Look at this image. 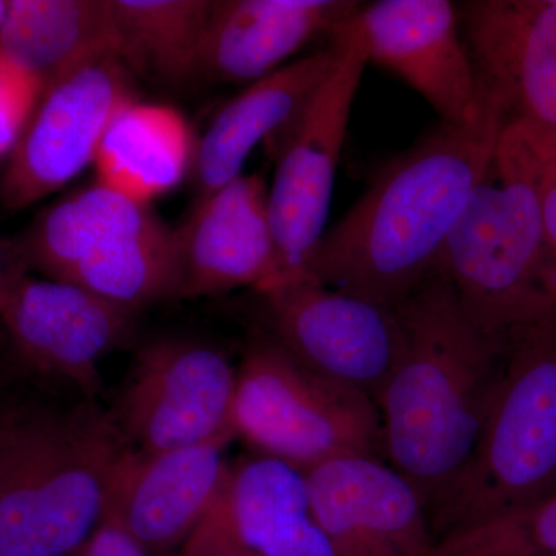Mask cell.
Instances as JSON below:
<instances>
[{"label":"cell","mask_w":556,"mask_h":556,"mask_svg":"<svg viewBox=\"0 0 556 556\" xmlns=\"http://www.w3.org/2000/svg\"><path fill=\"white\" fill-rule=\"evenodd\" d=\"M489 93V91H486ZM507 121L489 93L475 123H441L388 161L367 192L325 230L302 268L324 287L396 308L431 274Z\"/></svg>","instance_id":"cell-1"},{"label":"cell","mask_w":556,"mask_h":556,"mask_svg":"<svg viewBox=\"0 0 556 556\" xmlns=\"http://www.w3.org/2000/svg\"><path fill=\"white\" fill-rule=\"evenodd\" d=\"M396 309L404 346L379 402L383 453L415 486L430 521L477 445L503 367L504 340L470 324L439 270Z\"/></svg>","instance_id":"cell-2"},{"label":"cell","mask_w":556,"mask_h":556,"mask_svg":"<svg viewBox=\"0 0 556 556\" xmlns=\"http://www.w3.org/2000/svg\"><path fill=\"white\" fill-rule=\"evenodd\" d=\"M543 146L506 126L439 258L470 324L504 340L556 309V255L540 201Z\"/></svg>","instance_id":"cell-3"},{"label":"cell","mask_w":556,"mask_h":556,"mask_svg":"<svg viewBox=\"0 0 556 556\" xmlns=\"http://www.w3.org/2000/svg\"><path fill=\"white\" fill-rule=\"evenodd\" d=\"M124 447L93 401L0 408V556H78L104 519Z\"/></svg>","instance_id":"cell-4"},{"label":"cell","mask_w":556,"mask_h":556,"mask_svg":"<svg viewBox=\"0 0 556 556\" xmlns=\"http://www.w3.org/2000/svg\"><path fill=\"white\" fill-rule=\"evenodd\" d=\"M556 492V309L504 339L466 470L430 519L434 541Z\"/></svg>","instance_id":"cell-5"},{"label":"cell","mask_w":556,"mask_h":556,"mask_svg":"<svg viewBox=\"0 0 556 556\" xmlns=\"http://www.w3.org/2000/svg\"><path fill=\"white\" fill-rule=\"evenodd\" d=\"M233 431L260 455L300 471L383 452L379 407L353 388L300 365L273 338H258L237 369Z\"/></svg>","instance_id":"cell-6"},{"label":"cell","mask_w":556,"mask_h":556,"mask_svg":"<svg viewBox=\"0 0 556 556\" xmlns=\"http://www.w3.org/2000/svg\"><path fill=\"white\" fill-rule=\"evenodd\" d=\"M367 64V40L357 13L348 24L338 65L298 118L278 135L277 170L269 189L270 226L280 263L277 281L302 276L306 258L327 230L336 170Z\"/></svg>","instance_id":"cell-7"},{"label":"cell","mask_w":556,"mask_h":556,"mask_svg":"<svg viewBox=\"0 0 556 556\" xmlns=\"http://www.w3.org/2000/svg\"><path fill=\"white\" fill-rule=\"evenodd\" d=\"M273 339L320 378L353 388L379 407L402 346L396 308L324 287L306 276L260 291Z\"/></svg>","instance_id":"cell-8"},{"label":"cell","mask_w":556,"mask_h":556,"mask_svg":"<svg viewBox=\"0 0 556 556\" xmlns=\"http://www.w3.org/2000/svg\"><path fill=\"white\" fill-rule=\"evenodd\" d=\"M237 369L211 345L160 340L139 351L112 416L124 444L144 453L230 442Z\"/></svg>","instance_id":"cell-9"},{"label":"cell","mask_w":556,"mask_h":556,"mask_svg":"<svg viewBox=\"0 0 556 556\" xmlns=\"http://www.w3.org/2000/svg\"><path fill=\"white\" fill-rule=\"evenodd\" d=\"M135 101L131 72L118 54L84 65L54 84L7 159L0 203L22 211L94 163L110 123Z\"/></svg>","instance_id":"cell-10"},{"label":"cell","mask_w":556,"mask_h":556,"mask_svg":"<svg viewBox=\"0 0 556 556\" xmlns=\"http://www.w3.org/2000/svg\"><path fill=\"white\" fill-rule=\"evenodd\" d=\"M457 13L479 84L507 126L556 148V0H470Z\"/></svg>","instance_id":"cell-11"},{"label":"cell","mask_w":556,"mask_h":556,"mask_svg":"<svg viewBox=\"0 0 556 556\" xmlns=\"http://www.w3.org/2000/svg\"><path fill=\"white\" fill-rule=\"evenodd\" d=\"M368 62L417 91L441 123L466 126L484 112L489 93L471 64L459 13L448 0H379L358 11Z\"/></svg>","instance_id":"cell-12"},{"label":"cell","mask_w":556,"mask_h":556,"mask_svg":"<svg viewBox=\"0 0 556 556\" xmlns=\"http://www.w3.org/2000/svg\"><path fill=\"white\" fill-rule=\"evenodd\" d=\"M229 442L144 453L124 447L110 475L104 517L149 556H172L203 525L228 485Z\"/></svg>","instance_id":"cell-13"},{"label":"cell","mask_w":556,"mask_h":556,"mask_svg":"<svg viewBox=\"0 0 556 556\" xmlns=\"http://www.w3.org/2000/svg\"><path fill=\"white\" fill-rule=\"evenodd\" d=\"M305 478L334 556L430 555L434 538L419 493L379 457H338Z\"/></svg>","instance_id":"cell-14"},{"label":"cell","mask_w":556,"mask_h":556,"mask_svg":"<svg viewBox=\"0 0 556 556\" xmlns=\"http://www.w3.org/2000/svg\"><path fill=\"white\" fill-rule=\"evenodd\" d=\"M131 314L78 285L27 274L0 320L25 364L75 383L93 401L101 393V358L123 338Z\"/></svg>","instance_id":"cell-15"},{"label":"cell","mask_w":556,"mask_h":556,"mask_svg":"<svg viewBox=\"0 0 556 556\" xmlns=\"http://www.w3.org/2000/svg\"><path fill=\"white\" fill-rule=\"evenodd\" d=\"M177 236L182 268L179 298H207L243 287L260 292L280 278L269 190L262 175H240L197 201Z\"/></svg>","instance_id":"cell-16"},{"label":"cell","mask_w":556,"mask_h":556,"mask_svg":"<svg viewBox=\"0 0 556 556\" xmlns=\"http://www.w3.org/2000/svg\"><path fill=\"white\" fill-rule=\"evenodd\" d=\"M362 7L354 0L212 2L203 75L219 83H257L309 40L331 38Z\"/></svg>","instance_id":"cell-17"},{"label":"cell","mask_w":556,"mask_h":556,"mask_svg":"<svg viewBox=\"0 0 556 556\" xmlns=\"http://www.w3.org/2000/svg\"><path fill=\"white\" fill-rule=\"evenodd\" d=\"M348 24L329 38L324 49L249 84L247 90L219 110L201 138L193 160L197 201L243 175L241 170L255 146L280 135L298 118L342 58Z\"/></svg>","instance_id":"cell-18"},{"label":"cell","mask_w":556,"mask_h":556,"mask_svg":"<svg viewBox=\"0 0 556 556\" xmlns=\"http://www.w3.org/2000/svg\"><path fill=\"white\" fill-rule=\"evenodd\" d=\"M217 510L257 556H334L314 517L305 473L276 457L232 467Z\"/></svg>","instance_id":"cell-19"},{"label":"cell","mask_w":556,"mask_h":556,"mask_svg":"<svg viewBox=\"0 0 556 556\" xmlns=\"http://www.w3.org/2000/svg\"><path fill=\"white\" fill-rule=\"evenodd\" d=\"M0 54L42 89L84 65L118 54L110 0H10Z\"/></svg>","instance_id":"cell-20"},{"label":"cell","mask_w":556,"mask_h":556,"mask_svg":"<svg viewBox=\"0 0 556 556\" xmlns=\"http://www.w3.org/2000/svg\"><path fill=\"white\" fill-rule=\"evenodd\" d=\"M192 159V134L185 116L169 105L135 100L110 123L93 164L98 185L149 206L177 188Z\"/></svg>","instance_id":"cell-21"},{"label":"cell","mask_w":556,"mask_h":556,"mask_svg":"<svg viewBox=\"0 0 556 556\" xmlns=\"http://www.w3.org/2000/svg\"><path fill=\"white\" fill-rule=\"evenodd\" d=\"M160 223L149 206L97 182L43 211L11 243L27 273L35 269L51 280H64L91 252Z\"/></svg>","instance_id":"cell-22"},{"label":"cell","mask_w":556,"mask_h":556,"mask_svg":"<svg viewBox=\"0 0 556 556\" xmlns=\"http://www.w3.org/2000/svg\"><path fill=\"white\" fill-rule=\"evenodd\" d=\"M119 58L130 72L185 84L203 75L212 2L207 0H110Z\"/></svg>","instance_id":"cell-23"},{"label":"cell","mask_w":556,"mask_h":556,"mask_svg":"<svg viewBox=\"0 0 556 556\" xmlns=\"http://www.w3.org/2000/svg\"><path fill=\"white\" fill-rule=\"evenodd\" d=\"M131 311L181 294L177 230L155 228L105 244L79 262L64 280Z\"/></svg>","instance_id":"cell-24"},{"label":"cell","mask_w":556,"mask_h":556,"mask_svg":"<svg viewBox=\"0 0 556 556\" xmlns=\"http://www.w3.org/2000/svg\"><path fill=\"white\" fill-rule=\"evenodd\" d=\"M428 556H556V492L439 538Z\"/></svg>","instance_id":"cell-25"},{"label":"cell","mask_w":556,"mask_h":556,"mask_svg":"<svg viewBox=\"0 0 556 556\" xmlns=\"http://www.w3.org/2000/svg\"><path fill=\"white\" fill-rule=\"evenodd\" d=\"M42 89L0 54V160L9 159L38 108Z\"/></svg>","instance_id":"cell-26"},{"label":"cell","mask_w":556,"mask_h":556,"mask_svg":"<svg viewBox=\"0 0 556 556\" xmlns=\"http://www.w3.org/2000/svg\"><path fill=\"white\" fill-rule=\"evenodd\" d=\"M219 503V501H218ZM172 556H257L241 546L223 521L217 506L204 519L203 525Z\"/></svg>","instance_id":"cell-27"},{"label":"cell","mask_w":556,"mask_h":556,"mask_svg":"<svg viewBox=\"0 0 556 556\" xmlns=\"http://www.w3.org/2000/svg\"><path fill=\"white\" fill-rule=\"evenodd\" d=\"M78 556H149L137 541L108 517L87 541Z\"/></svg>","instance_id":"cell-28"},{"label":"cell","mask_w":556,"mask_h":556,"mask_svg":"<svg viewBox=\"0 0 556 556\" xmlns=\"http://www.w3.org/2000/svg\"><path fill=\"white\" fill-rule=\"evenodd\" d=\"M540 201L548 244L556 255V148H547V146H543Z\"/></svg>","instance_id":"cell-29"},{"label":"cell","mask_w":556,"mask_h":556,"mask_svg":"<svg viewBox=\"0 0 556 556\" xmlns=\"http://www.w3.org/2000/svg\"><path fill=\"white\" fill-rule=\"evenodd\" d=\"M11 241L0 240V313L13 294L17 283L27 276Z\"/></svg>","instance_id":"cell-30"},{"label":"cell","mask_w":556,"mask_h":556,"mask_svg":"<svg viewBox=\"0 0 556 556\" xmlns=\"http://www.w3.org/2000/svg\"><path fill=\"white\" fill-rule=\"evenodd\" d=\"M10 0H0V27H2L3 20H5L7 11H9Z\"/></svg>","instance_id":"cell-31"},{"label":"cell","mask_w":556,"mask_h":556,"mask_svg":"<svg viewBox=\"0 0 556 556\" xmlns=\"http://www.w3.org/2000/svg\"><path fill=\"white\" fill-rule=\"evenodd\" d=\"M2 172L3 169H0V179H2Z\"/></svg>","instance_id":"cell-32"}]
</instances>
